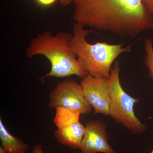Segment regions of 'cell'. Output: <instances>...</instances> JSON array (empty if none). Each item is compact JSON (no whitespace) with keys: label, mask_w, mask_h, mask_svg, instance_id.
Returning <instances> with one entry per match:
<instances>
[{"label":"cell","mask_w":153,"mask_h":153,"mask_svg":"<svg viewBox=\"0 0 153 153\" xmlns=\"http://www.w3.org/2000/svg\"><path fill=\"white\" fill-rule=\"evenodd\" d=\"M33 153H44L42 146L41 144L35 145L33 150Z\"/></svg>","instance_id":"4fadbf2b"},{"label":"cell","mask_w":153,"mask_h":153,"mask_svg":"<svg viewBox=\"0 0 153 153\" xmlns=\"http://www.w3.org/2000/svg\"><path fill=\"white\" fill-rule=\"evenodd\" d=\"M59 1L60 4L64 7L69 5L73 2V0H59Z\"/></svg>","instance_id":"5bb4252c"},{"label":"cell","mask_w":153,"mask_h":153,"mask_svg":"<svg viewBox=\"0 0 153 153\" xmlns=\"http://www.w3.org/2000/svg\"><path fill=\"white\" fill-rule=\"evenodd\" d=\"M83 95L95 114L109 115V79L88 75L80 82Z\"/></svg>","instance_id":"52a82bcc"},{"label":"cell","mask_w":153,"mask_h":153,"mask_svg":"<svg viewBox=\"0 0 153 153\" xmlns=\"http://www.w3.org/2000/svg\"><path fill=\"white\" fill-rule=\"evenodd\" d=\"M151 153H153V149L152 151V152H151Z\"/></svg>","instance_id":"2e32d148"},{"label":"cell","mask_w":153,"mask_h":153,"mask_svg":"<svg viewBox=\"0 0 153 153\" xmlns=\"http://www.w3.org/2000/svg\"><path fill=\"white\" fill-rule=\"evenodd\" d=\"M92 32V30H85L84 26L74 23L70 41L71 49L82 68L89 75L109 79L114 60L122 53L131 52V46L124 47L123 44L105 42L90 44L86 37Z\"/></svg>","instance_id":"3957f363"},{"label":"cell","mask_w":153,"mask_h":153,"mask_svg":"<svg viewBox=\"0 0 153 153\" xmlns=\"http://www.w3.org/2000/svg\"><path fill=\"white\" fill-rule=\"evenodd\" d=\"M75 23L124 38L153 28V15L143 0H73Z\"/></svg>","instance_id":"6da1fadb"},{"label":"cell","mask_w":153,"mask_h":153,"mask_svg":"<svg viewBox=\"0 0 153 153\" xmlns=\"http://www.w3.org/2000/svg\"><path fill=\"white\" fill-rule=\"evenodd\" d=\"M145 65L148 68L149 75L153 78V43L152 38H147L145 41Z\"/></svg>","instance_id":"30bf717a"},{"label":"cell","mask_w":153,"mask_h":153,"mask_svg":"<svg viewBox=\"0 0 153 153\" xmlns=\"http://www.w3.org/2000/svg\"><path fill=\"white\" fill-rule=\"evenodd\" d=\"M54 119L57 129L54 135L57 141L74 149H79L85 127L79 122L80 113L75 110L57 107Z\"/></svg>","instance_id":"5b68a950"},{"label":"cell","mask_w":153,"mask_h":153,"mask_svg":"<svg viewBox=\"0 0 153 153\" xmlns=\"http://www.w3.org/2000/svg\"><path fill=\"white\" fill-rule=\"evenodd\" d=\"M79 149L81 153H115L108 142L105 125L99 120L86 123Z\"/></svg>","instance_id":"ba28073f"},{"label":"cell","mask_w":153,"mask_h":153,"mask_svg":"<svg viewBox=\"0 0 153 153\" xmlns=\"http://www.w3.org/2000/svg\"><path fill=\"white\" fill-rule=\"evenodd\" d=\"M0 153H6L2 147H0Z\"/></svg>","instance_id":"9a60e30c"},{"label":"cell","mask_w":153,"mask_h":153,"mask_svg":"<svg viewBox=\"0 0 153 153\" xmlns=\"http://www.w3.org/2000/svg\"><path fill=\"white\" fill-rule=\"evenodd\" d=\"M149 12L153 15V0H143Z\"/></svg>","instance_id":"8fae6325"},{"label":"cell","mask_w":153,"mask_h":153,"mask_svg":"<svg viewBox=\"0 0 153 153\" xmlns=\"http://www.w3.org/2000/svg\"><path fill=\"white\" fill-rule=\"evenodd\" d=\"M0 139L6 153H27L29 145L11 134L0 120Z\"/></svg>","instance_id":"9c48e42d"},{"label":"cell","mask_w":153,"mask_h":153,"mask_svg":"<svg viewBox=\"0 0 153 153\" xmlns=\"http://www.w3.org/2000/svg\"><path fill=\"white\" fill-rule=\"evenodd\" d=\"M49 97L51 109L62 107L77 111L82 114H88L92 110V106L83 95L80 84L73 79H66L57 83Z\"/></svg>","instance_id":"8992f818"},{"label":"cell","mask_w":153,"mask_h":153,"mask_svg":"<svg viewBox=\"0 0 153 153\" xmlns=\"http://www.w3.org/2000/svg\"><path fill=\"white\" fill-rule=\"evenodd\" d=\"M37 1L41 5L47 6L54 4L56 1L59 0H37Z\"/></svg>","instance_id":"7c38bea8"},{"label":"cell","mask_w":153,"mask_h":153,"mask_svg":"<svg viewBox=\"0 0 153 153\" xmlns=\"http://www.w3.org/2000/svg\"><path fill=\"white\" fill-rule=\"evenodd\" d=\"M72 34L60 32L53 35L49 31L38 34L30 42L26 49L28 58L43 55L50 61V72L41 78L44 81L47 76L68 77L75 75L84 78L88 73L82 68L76 54L70 46Z\"/></svg>","instance_id":"7a4b0ae2"},{"label":"cell","mask_w":153,"mask_h":153,"mask_svg":"<svg viewBox=\"0 0 153 153\" xmlns=\"http://www.w3.org/2000/svg\"><path fill=\"white\" fill-rule=\"evenodd\" d=\"M120 66L118 62L114 63L109 78L110 102L109 115L118 123L125 126L131 133L142 134L147 129L135 115L134 106L139 100L128 94L124 90L120 79Z\"/></svg>","instance_id":"277c9868"}]
</instances>
